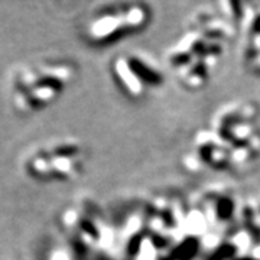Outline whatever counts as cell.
Wrapping results in <instances>:
<instances>
[{
    "label": "cell",
    "instance_id": "277c9868",
    "mask_svg": "<svg viewBox=\"0 0 260 260\" xmlns=\"http://www.w3.org/2000/svg\"><path fill=\"white\" fill-rule=\"evenodd\" d=\"M191 30L198 32L211 41L221 42V39H230L236 32V28L221 16H215L213 13L203 12L194 18Z\"/></svg>",
    "mask_w": 260,
    "mask_h": 260
},
{
    "label": "cell",
    "instance_id": "7a4b0ae2",
    "mask_svg": "<svg viewBox=\"0 0 260 260\" xmlns=\"http://www.w3.org/2000/svg\"><path fill=\"white\" fill-rule=\"evenodd\" d=\"M84 149L73 140H56L26 152L22 169L29 178L41 182H67L84 171Z\"/></svg>",
    "mask_w": 260,
    "mask_h": 260
},
{
    "label": "cell",
    "instance_id": "8992f818",
    "mask_svg": "<svg viewBox=\"0 0 260 260\" xmlns=\"http://www.w3.org/2000/svg\"><path fill=\"white\" fill-rule=\"evenodd\" d=\"M177 73L178 80L184 84V87L188 90L197 91L203 88L210 77V68L200 59H195L191 64L179 68Z\"/></svg>",
    "mask_w": 260,
    "mask_h": 260
},
{
    "label": "cell",
    "instance_id": "6da1fadb",
    "mask_svg": "<svg viewBox=\"0 0 260 260\" xmlns=\"http://www.w3.org/2000/svg\"><path fill=\"white\" fill-rule=\"evenodd\" d=\"M75 75L77 65L68 59L49 58L22 62L9 74L10 104L20 114L42 112L64 94Z\"/></svg>",
    "mask_w": 260,
    "mask_h": 260
},
{
    "label": "cell",
    "instance_id": "52a82bcc",
    "mask_svg": "<svg viewBox=\"0 0 260 260\" xmlns=\"http://www.w3.org/2000/svg\"><path fill=\"white\" fill-rule=\"evenodd\" d=\"M126 58L129 61L132 70L136 73V75L139 77L140 81L145 84L146 88L148 87H160L164 84V74L160 73V70L153 64H150V61H148L145 56L132 54Z\"/></svg>",
    "mask_w": 260,
    "mask_h": 260
},
{
    "label": "cell",
    "instance_id": "5b68a950",
    "mask_svg": "<svg viewBox=\"0 0 260 260\" xmlns=\"http://www.w3.org/2000/svg\"><path fill=\"white\" fill-rule=\"evenodd\" d=\"M112 74L116 83L130 99H140L146 91L145 84L140 81L139 77L132 70L126 56H117L113 61Z\"/></svg>",
    "mask_w": 260,
    "mask_h": 260
},
{
    "label": "cell",
    "instance_id": "3957f363",
    "mask_svg": "<svg viewBox=\"0 0 260 260\" xmlns=\"http://www.w3.org/2000/svg\"><path fill=\"white\" fill-rule=\"evenodd\" d=\"M150 16V9L142 3L107 6L88 19L84 26V37L93 45L113 44L146 28Z\"/></svg>",
    "mask_w": 260,
    "mask_h": 260
}]
</instances>
